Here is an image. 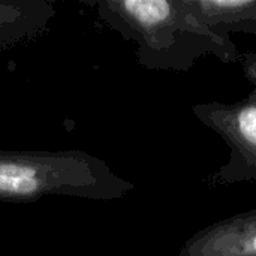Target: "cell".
Returning a JSON list of instances; mask_svg holds the SVG:
<instances>
[{"instance_id":"4","label":"cell","mask_w":256,"mask_h":256,"mask_svg":"<svg viewBox=\"0 0 256 256\" xmlns=\"http://www.w3.org/2000/svg\"><path fill=\"white\" fill-rule=\"evenodd\" d=\"M252 2L248 0H213V2H202L206 6H218V8H243L250 4Z\"/></svg>"},{"instance_id":"5","label":"cell","mask_w":256,"mask_h":256,"mask_svg":"<svg viewBox=\"0 0 256 256\" xmlns=\"http://www.w3.org/2000/svg\"><path fill=\"white\" fill-rule=\"evenodd\" d=\"M252 249L256 252V236L252 238Z\"/></svg>"},{"instance_id":"1","label":"cell","mask_w":256,"mask_h":256,"mask_svg":"<svg viewBox=\"0 0 256 256\" xmlns=\"http://www.w3.org/2000/svg\"><path fill=\"white\" fill-rule=\"evenodd\" d=\"M129 184L98 156L81 150H0V201L36 202L46 196L110 201Z\"/></svg>"},{"instance_id":"2","label":"cell","mask_w":256,"mask_h":256,"mask_svg":"<svg viewBox=\"0 0 256 256\" xmlns=\"http://www.w3.org/2000/svg\"><path fill=\"white\" fill-rule=\"evenodd\" d=\"M56 15L50 0H0V51L40 38Z\"/></svg>"},{"instance_id":"3","label":"cell","mask_w":256,"mask_h":256,"mask_svg":"<svg viewBox=\"0 0 256 256\" xmlns=\"http://www.w3.org/2000/svg\"><path fill=\"white\" fill-rule=\"evenodd\" d=\"M238 129L244 140L256 146V106L246 108L240 112Z\"/></svg>"}]
</instances>
